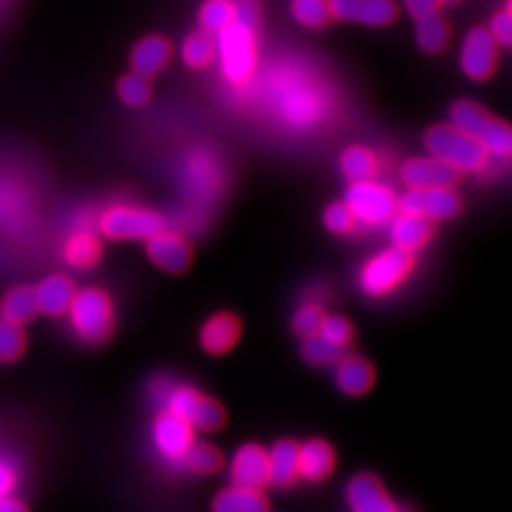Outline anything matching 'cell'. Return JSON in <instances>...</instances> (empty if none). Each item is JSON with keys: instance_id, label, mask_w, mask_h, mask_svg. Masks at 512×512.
I'll return each instance as SVG.
<instances>
[{"instance_id": "27", "label": "cell", "mask_w": 512, "mask_h": 512, "mask_svg": "<svg viewBox=\"0 0 512 512\" xmlns=\"http://www.w3.org/2000/svg\"><path fill=\"white\" fill-rule=\"evenodd\" d=\"M38 313L37 298L35 289L29 287H16L4 296L0 304V317H4L10 323L23 325L31 321Z\"/></svg>"}, {"instance_id": "7", "label": "cell", "mask_w": 512, "mask_h": 512, "mask_svg": "<svg viewBox=\"0 0 512 512\" xmlns=\"http://www.w3.org/2000/svg\"><path fill=\"white\" fill-rule=\"evenodd\" d=\"M344 203L348 205L357 224L370 228L389 224V220L399 211L397 196L393 194V190L374 179L353 181L349 184Z\"/></svg>"}, {"instance_id": "24", "label": "cell", "mask_w": 512, "mask_h": 512, "mask_svg": "<svg viewBox=\"0 0 512 512\" xmlns=\"http://www.w3.org/2000/svg\"><path fill=\"white\" fill-rule=\"evenodd\" d=\"M171 59V44L164 37H145L131 52L133 73L154 76L164 69Z\"/></svg>"}, {"instance_id": "13", "label": "cell", "mask_w": 512, "mask_h": 512, "mask_svg": "<svg viewBox=\"0 0 512 512\" xmlns=\"http://www.w3.org/2000/svg\"><path fill=\"white\" fill-rule=\"evenodd\" d=\"M330 18L366 27H385L397 18L393 0H329Z\"/></svg>"}, {"instance_id": "12", "label": "cell", "mask_w": 512, "mask_h": 512, "mask_svg": "<svg viewBox=\"0 0 512 512\" xmlns=\"http://www.w3.org/2000/svg\"><path fill=\"white\" fill-rule=\"evenodd\" d=\"M497 48L499 46L488 29H473L463 40L459 52V65L463 74L476 82L488 80L497 65Z\"/></svg>"}, {"instance_id": "10", "label": "cell", "mask_w": 512, "mask_h": 512, "mask_svg": "<svg viewBox=\"0 0 512 512\" xmlns=\"http://www.w3.org/2000/svg\"><path fill=\"white\" fill-rule=\"evenodd\" d=\"M194 442H196L194 427L183 418L162 408V412L152 423V444L158 456L171 465L181 467L184 456L194 446Z\"/></svg>"}, {"instance_id": "32", "label": "cell", "mask_w": 512, "mask_h": 512, "mask_svg": "<svg viewBox=\"0 0 512 512\" xmlns=\"http://www.w3.org/2000/svg\"><path fill=\"white\" fill-rule=\"evenodd\" d=\"M492 116L473 101H458L450 112V124L476 139Z\"/></svg>"}, {"instance_id": "45", "label": "cell", "mask_w": 512, "mask_h": 512, "mask_svg": "<svg viewBox=\"0 0 512 512\" xmlns=\"http://www.w3.org/2000/svg\"><path fill=\"white\" fill-rule=\"evenodd\" d=\"M0 512H27V509L18 499L0 495Z\"/></svg>"}, {"instance_id": "19", "label": "cell", "mask_w": 512, "mask_h": 512, "mask_svg": "<svg viewBox=\"0 0 512 512\" xmlns=\"http://www.w3.org/2000/svg\"><path fill=\"white\" fill-rule=\"evenodd\" d=\"M389 236L393 247L414 255L433 238V222L418 215L397 211V215L389 220Z\"/></svg>"}, {"instance_id": "43", "label": "cell", "mask_w": 512, "mask_h": 512, "mask_svg": "<svg viewBox=\"0 0 512 512\" xmlns=\"http://www.w3.org/2000/svg\"><path fill=\"white\" fill-rule=\"evenodd\" d=\"M406 12L414 19L425 18L431 16L435 12H439L442 2L440 0H403Z\"/></svg>"}, {"instance_id": "3", "label": "cell", "mask_w": 512, "mask_h": 512, "mask_svg": "<svg viewBox=\"0 0 512 512\" xmlns=\"http://www.w3.org/2000/svg\"><path fill=\"white\" fill-rule=\"evenodd\" d=\"M425 148L431 158L463 173L482 171L490 162L482 145L452 124L429 129L425 133Z\"/></svg>"}, {"instance_id": "11", "label": "cell", "mask_w": 512, "mask_h": 512, "mask_svg": "<svg viewBox=\"0 0 512 512\" xmlns=\"http://www.w3.org/2000/svg\"><path fill=\"white\" fill-rule=\"evenodd\" d=\"M397 205L399 211L418 215L431 222L454 219L461 211V200L452 186L408 188L403 198L397 200Z\"/></svg>"}, {"instance_id": "38", "label": "cell", "mask_w": 512, "mask_h": 512, "mask_svg": "<svg viewBox=\"0 0 512 512\" xmlns=\"http://www.w3.org/2000/svg\"><path fill=\"white\" fill-rule=\"evenodd\" d=\"M118 95L128 107H143L150 99V84L147 76L139 73L126 74L118 82Z\"/></svg>"}, {"instance_id": "22", "label": "cell", "mask_w": 512, "mask_h": 512, "mask_svg": "<svg viewBox=\"0 0 512 512\" xmlns=\"http://www.w3.org/2000/svg\"><path fill=\"white\" fill-rule=\"evenodd\" d=\"M298 480V442L293 439L277 440L268 450V484L285 490Z\"/></svg>"}, {"instance_id": "30", "label": "cell", "mask_w": 512, "mask_h": 512, "mask_svg": "<svg viewBox=\"0 0 512 512\" xmlns=\"http://www.w3.org/2000/svg\"><path fill=\"white\" fill-rule=\"evenodd\" d=\"M181 57L188 69H205L215 61V38L205 31L188 35L181 48Z\"/></svg>"}, {"instance_id": "2", "label": "cell", "mask_w": 512, "mask_h": 512, "mask_svg": "<svg viewBox=\"0 0 512 512\" xmlns=\"http://www.w3.org/2000/svg\"><path fill=\"white\" fill-rule=\"evenodd\" d=\"M215 37L220 76L236 90L245 88L258 69V19L236 18Z\"/></svg>"}, {"instance_id": "36", "label": "cell", "mask_w": 512, "mask_h": 512, "mask_svg": "<svg viewBox=\"0 0 512 512\" xmlns=\"http://www.w3.org/2000/svg\"><path fill=\"white\" fill-rule=\"evenodd\" d=\"M315 334L325 342H329L332 348L346 351L353 340V327L342 315H325Z\"/></svg>"}, {"instance_id": "35", "label": "cell", "mask_w": 512, "mask_h": 512, "mask_svg": "<svg viewBox=\"0 0 512 512\" xmlns=\"http://www.w3.org/2000/svg\"><path fill=\"white\" fill-rule=\"evenodd\" d=\"M294 21L308 29H323L330 21L329 0H293Z\"/></svg>"}, {"instance_id": "33", "label": "cell", "mask_w": 512, "mask_h": 512, "mask_svg": "<svg viewBox=\"0 0 512 512\" xmlns=\"http://www.w3.org/2000/svg\"><path fill=\"white\" fill-rule=\"evenodd\" d=\"M236 19V2L234 0H205L200 8V25L202 31L209 35H219Z\"/></svg>"}, {"instance_id": "44", "label": "cell", "mask_w": 512, "mask_h": 512, "mask_svg": "<svg viewBox=\"0 0 512 512\" xmlns=\"http://www.w3.org/2000/svg\"><path fill=\"white\" fill-rule=\"evenodd\" d=\"M16 486V471L10 463L0 461V495H6Z\"/></svg>"}, {"instance_id": "18", "label": "cell", "mask_w": 512, "mask_h": 512, "mask_svg": "<svg viewBox=\"0 0 512 512\" xmlns=\"http://www.w3.org/2000/svg\"><path fill=\"white\" fill-rule=\"evenodd\" d=\"M336 465L334 450L327 440L310 439L298 444V476L317 484L327 480Z\"/></svg>"}, {"instance_id": "29", "label": "cell", "mask_w": 512, "mask_h": 512, "mask_svg": "<svg viewBox=\"0 0 512 512\" xmlns=\"http://www.w3.org/2000/svg\"><path fill=\"white\" fill-rule=\"evenodd\" d=\"M340 169L348 177L349 181H366L374 179L378 171V160L372 150L366 147H349L340 156Z\"/></svg>"}, {"instance_id": "40", "label": "cell", "mask_w": 512, "mask_h": 512, "mask_svg": "<svg viewBox=\"0 0 512 512\" xmlns=\"http://www.w3.org/2000/svg\"><path fill=\"white\" fill-rule=\"evenodd\" d=\"M323 317H325V311L321 308V304L306 302L294 313L293 330L302 338L313 336L319 329Z\"/></svg>"}, {"instance_id": "37", "label": "cell", "mask_w": 512, "mask_h": 512, "mask_svg": "<svg viewBox=\"0 0 512 512\" xmlns=\"http://www.w3.org/2000/svg\"><path fill=\"white\" fill-rule=\"evenodd\" d=\"M25 351V334L16 323L0 317V361L12 363Z\"/></svg>"}, {"instance_id": "5", "label": "cell", "mask_w": 512, "mask_h": 512, "mask_svg": "<svg viewBox=\"0 0 512 512\" xmlns=\"http://www.w3.org/2000/svg\"><path fill=\"white\" fill-rule=\"evenodd\" d=\"M414 270V256L399 247H389L370 256L359 272V287L370 298L395 293Z\"/></svg>"}, {"instance_id": "23", "label": "cell", "mask_w": 512, "mask_h": 512, "mask_svg": "<svg viewBox=\"0 0 512 512\" xmlns=\"http://www.w3.org/2000/svg\"><path fill=\"white\" fill-rule=\"evenodd\" d=\"M74 294H76L74 283L67 275L46 277L35 289L38 311L52 317L63 315L69 310Z\"/></svg>"}, {"instance_id": "20", "label": "cell", "mask_w": 512, "mask_h": 512, "mask_svg": "<svg viewBox=\"0 0 512 512\" xmlns=\"http://www.w3.org/2000/svg\"><path fill=\"white\" fill-rule=\"evenodd\" d=\"M376 372L372 365L357 355H342L334 363V382L349 397H361L374 385Z\"/></svg>"}, {"instance_id": "41", "label": "cell", "mask_w": 512, "mask_h": 512, "mask_svg": "<svg viewBox=\"0 0 512 512\" xmlns=\"http://www.w3.org/2000/svg\"><path fill=\"white\" fill-rule=\"evenodd\" d=\"M323 222H325L327 230L336 234V236H348L357 226V220L351 215L346 203H332V205H329L325 209Z\"/></svg>"}, {"instance_id": "16", "label": "cell", "mask_w": 512, "mask_h": 512, "mask_svg": "<svg viewBox=\"0 0 512 512\" xmlns=\"http://www.w3.org/2000/svg\"><path fill=\"white\" fill-rule=\"evenodd\" d=\"M241 336V321L232 311L211 315L200 330V346L207 355L220 357L232 351Z\"/></svg>"}, {"instance_id": "6", "label": "cell", "mask_w": 512, "mask_h": 512, "mask_svg": "<svg viewBox=\"0 0 512 512\" xmlns=\"http://www.w3.org/2000/svg\"><path fill=\"white\" fill-rule=\"evenodd\" d=\"M181 183L184 192L192 200L190 205L207 207L219 200L226 186L224 165L209 150H192L181 165Z\"/></svg>"}, {"instance_id": "46", "label": "cell", "mask_w": 512, "mask_h": 512, "mask_svg": "<svg viewBox=\"0 0 512 512\" xmlns=\"http://www.w3.org/2000/svg\"><path fill=\"white\" fill-rule=\"evenodd\" d=\"M442 4H448V6H454V4H459L461 0H440Z\"/></svg>"}, {"instance_id": "39", "label": "cell", "mask_w": 512, "mask_h": 512, "mask_svg": "<svg viewBox=\"0 0 512 512\" xmlns=\"http://www.w3.org/2000/svg\"><path fill=\"white\" fill-rule=\"evenodd\" d=\"M342 355H344V351L332 348L329 342H325V340H323V338H319L317 334L304 338V344H302V357H304L310 365H334Z\"/></svg>"}, {"instance_id": "31", "label": "cell", "mask_w": 512, "mask_h": 512, "mask_svg": "<svg viewBox=\"0 0 512 512\" xmlns=\"http://www.w3.org/2000/svg\"><path fill=\"white\" fill-rule=\"evenodd\" d=\"M476 141L482 145V148L488 152V156L492 158H503L507 160L512 152V133L509 124H505L503 120L492 118L486 128L480 131V135L476 137Z\"/></svg>"}, {"instance_id": "34", "label": "cell", "mask_w": 512, "mask_h": 512, "mask_svg": "<svg viewBox=\"0 0 512 512\" xmlns=\"http://www.w3.org/2000/svg\"><path fill=\"white\" fill-rule=\"evenodd\" d=\"M181 467L194 475H213L222 467V456L215 446L194 442V446L184 456Z\"/></svg>"}, {"instance_id": "17", "label": "cell", "mask_w": 512, "mask_h": 512, "mask_svg": "<svg viewBox=\"0 0 512 512\" xmlns=\"http://www.w3.org/2000/svg\"><path fill=\"white\" fill-rule=\"evenodd\" d=\"M351 512H397L395 501L385 492L382 482L376 476L357 475L349 480L346 490Z\"/></svg>"}, {"instance_id": "21", "label": "cell", "mask_w": 512, "mask_h": 512, "mask_svg": "<svg viewBox=\"0 0 512 512\" xmlns=\"http://www.w3.org/2000/svg\"><path fill=\"white\" fill-rule=\"evenodd\" d=\"M456 173L452 167L442 164L435 158H412L401 167V179L408 188H437L456 183Z\"/></svg>"}, {"instance_id": "26", "label": "cell", "mask_w": 512, "mask_h": 512, "mask_svg": "<svg viewBox=\"0 0 512 512\" xmlns=\"http://www.w3.org/2000/svg\"><path fill=\"white\" fill-rule=\"evenodd\" d=\"M63 256L74 268H92L101 258V243L93 232L80 230L67 239L63 247Z\"/></svg>"}, {"instance_id": "15", "label": "cell", "mask_w": 512, "mask_h": 512, "mask_svg": "<svg viewBox=\"0 0 512 512\" xmlns=\"http://www.w3.org/2000/svg\"><path fill=\"white\" fill-rule=\"evenodd\" d=\"M228 475L234 486L262 490L268 486V450L260 444H243L230 461Z\"/></svg>"}, {"instance_id": "25", "label": "cell", "mask_w": 512, "mask_h": 512, "mask_svg": "<svg viewBox=\"0 0 512 512\" xmlns=\"http://www.w3.org/2000/svg\"><path fill=\"white\" fill-rule=\"evenodd\" d=\"M211 512H270L268 499L262 490L256 488H243V486H230L222 490L215 501Z\"/></svg>"}, {"instance_id": "9", "label": "cell", "mask_w": 512, "mask_h": 512, "mask_svg": "<svg viewBox=\"0 0 512 512\" xmlns=\"http://www.w3.org/2000/svg\"><path fill=\"white\" fill-rule=\"evenodd\" d=\"M164 228L162 215L133 205H112L99 219V230L103 236L118 241H147Z\"/></svg>"}, {"instance_id": "8", "label": "cell", "mask_w": 512, "mask_h": 512, "mask_svg": "<svg viewBox=\"0 0 512 512\" xmlns=\"http://www.w3.org/2000/svg\"><path fill=\"white\" fill-rule=\"evenodd\" d=\"M164 410L188 421L194 431L213 433L224 425V408L215 399H209L192 385L175 382L165 397Z\"/></svg>"}, {"instance_id": "4", "label": "cell", "mask_w": 512, "mask_h": 512, "mask_svg": "<svg viewBox=\"0 0 512 512\" xmlns=\"http://www.w3.org/2000/svg\"><path fill=\"white\" fill-rule=\"evenodd\" d=\"M74 332L88 344H103L114 332V306L109 294L101 289H84L74 294L69 306Z\"/></svg>"}, {"instance_id": "28", "label": "cell", "mask_w": 512, "mask_h": 512, "mask_svg": "<svg viewBox=\"0 0 512 512\" xmlns=\"http://www.w3.org/2000/svg\"><path fill=\"white\" fill-rule=\"evenodd\" d=\"M418 25H416V40H418V46L425 54H439L446 44H448V38H450V29H448V23L446 19L440 16L439 12L431 14V16H425V18L416 19Z\"/></svg>"}, {"instance_id": "14", "label": "cell", "mask_w": 512, "mask_h": 512, "mask_svg": "<svg viewBox=\"0 0 512 512\" xmlns=\"http://www.w3.org/2000/svg\"><path fill=\"white\" fill-rule=\"evenodd\" d=\"M147 255L167 274H183L192 262V249L183 234L165 228L147 239Z\"/></svg>"}, {"instance_id": "42", "label": "cell", "mask_w": 512, "mask_h": 512, "mask_svg": "<svg viewBox=\"0 0 512 512\" xmlns=\"http://www.w3.org/2000/svg\"><path fill=\"white\" fill-rule=\"evenodd\" d=\"M488 31H490V35L494 37L497 46H509V44H511L512 18L511 8H509V6H507L505 10H501V12L495 14Z\"/></svg>"}, {"instance_id": "47", "label": "cell", "mask_w": 512, "mask_h": 512, "mask_svg": "<svg viewBox=\"0 0 512 512\" xmlns=\"http://www.w3.org/2000/svg\"><path fill=\"white\" fill-rule=\"evenodd\" d=\"M397 512H408V511H397Z\"/></svg>"}, {"instance_id": "1", "label": "cell", "mask_w": 512, "mask_h": 512, "mask_svg": "<svg viewBox=\"0 0 512 512\" xmlns=\"http://www.w3.org/2000/svg\"><path fill=\"white\" fill-rule=\"evenodd\" d=\"M238 92L272 126L294 137L327 128L340 105L329 76L300 55H279L264 67L258 65L251 82Z\"/></svg>"}]
</instances>
